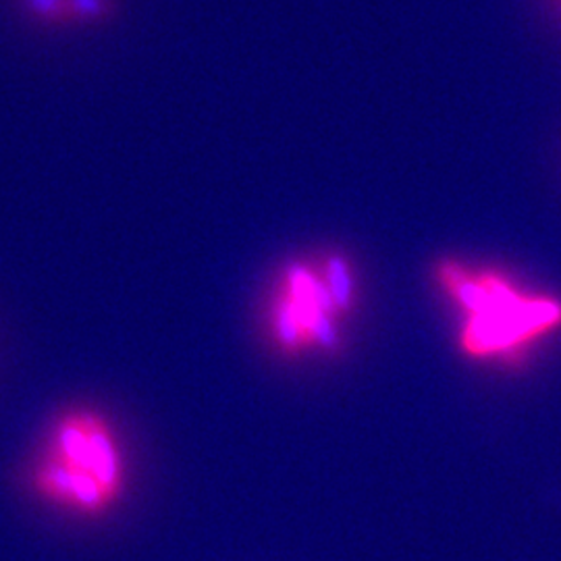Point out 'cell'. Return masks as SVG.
Returning <instances> with one entry per match:
<instances>
[{
    "mask_svg": "<svg viewBox=\"0 0 561 561\" xmlns=\"http://www.w3.org/2000/svg\"><path fill=\"white\" fill-rule=\"evenodd\" d=\"M127 479L119 433L94 408H73L57 416L30 468V489L41 502L81 518L113 512Z\"/></svg>",
    "mask_w": 561,
    "mask_h": 561,
    "instance_id": "obj_1",
    "label": "cell"
},
{
    "mask_svg": "<svg viewBox=\"0 0 561 561\" xmlns=\"http://www.w3.org/2000/svg\"><path fill=\"white\" fill-rule=\"evenodd\" d=\"M358 301V280L350 261L327 252L291 259L266 289L262 333L283 360L333 356L343 347L341 322Z\"/></svg>",
    "mask_w": 561,
    "mask_h": 561,
    "instance_id": "obj_2",
    "label": "cell"
},
{
    "mask_svg": "<svg viewBox=\"0 0 561 561\" xmlns=\"http://www.w3.org/2000/svg\"><path fill=\"white\" fill-rule=\"evenodd\" d=\"M439 277L470 312L461 335L470 354L502 352L561 322V304L526 298L495 275H474L456 264H443Z\"/></svg>",
    "mask_w": 561,
    "mask_h": 561,
    "instance_id": "obj_3",
    "label": "cell"
},
{
    "mask_svg": "<svg viewBox=\"0 0 561 561\" xmlns=\"http://www.w3.org/2000/svg\"><path fill=\"white\" fill-rule=\"evenodd\" d=\"M21 18L48 30L99 27L115 20L119 0H13Z\"/></svg>",
    "mask_w": 561,
    "mask_h": 561,
    "instance_id": "obj_4",
    "label": "cell"
}]
</instances>
